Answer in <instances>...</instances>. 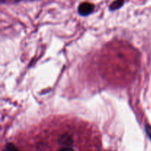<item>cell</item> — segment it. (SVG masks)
Listing matches in <instances>:
<instances>
[{
	"label": "cell",
	"instance_id": "6da1fadb",
	"mask_svg": "<svg viewBox=\"0 0 151 151\" xmlns=\"http://www.w3.org/2000/svg\"><path fill=\"white\" fill-rule=\"evenodd\" d=\"M94 7L92 4L88 2H83L78 7V13L81 16H88L94 10Z\"/></svg>",
	"mask_w": 151,
	"mask_h": 151
},
{
	"label": "cell",
	"instance_id": "7a4b0ae2",
	"mask_svg": "<svg viewBox=\"0 0 151 151\" xmlns=\"http://www.w3.org/2000/svg\"><path fill=\"white\" fill-rule=\"evenodd\" d=\"M124 4V0H115L110 5L111 10H115L122 7Z\"/></svg>",
	"mask_w": 151,
	"mask_h": 151
},
{
	"label": "cell",
	"instance_id": "3957f363",
	"mask_svg": "<svg viewBox=\"0 0 151 151\" xmlns=\"http://www.w3.org/2000/svg\"><path fill=\"white\" fill-rule=\"evenodd\" d=\"M58 151H75L72 147H63Z\"/></svg>",
	"mask_w": 151,
	"mask_h": 151
},
{
	"label": "cell",
	"instance_id": "277c9868",
	"mask_svg": "<svg viewBox=\"0 0 151 151\" xmlns=\"http://www.w3.org/2000/svg\"><path fill=\"white\" fill-rule=\"evenodd\" d=\"M147 134H148L149 137H150V139H151V127H150V126L147 127Z\"/></svg>",
	"mask_w": 151,
	"mask_h": 151
}]
</instances>
